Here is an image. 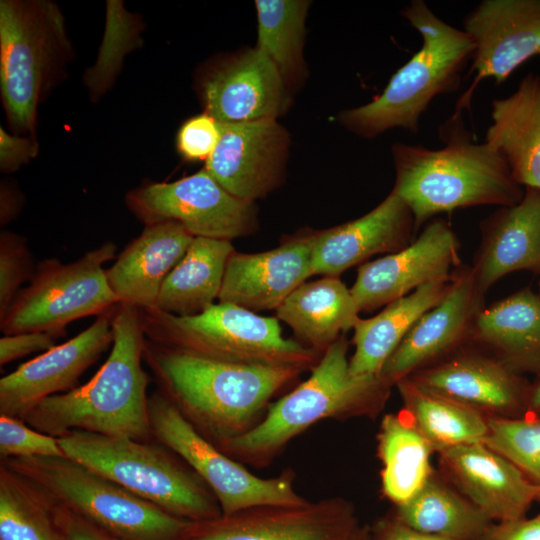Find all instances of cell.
I'll use <instances>...</instances> for the list:
<instances>
[{
    "label": "cell",
    "mask_w": 540,
    "mask_h": 540,
    "mask_svg": "<svg viewBox=\"0 0 540 540\" xmlns=\"http://www.w3.org/2000/svg\"><path fill=\"white\" fill-rule=\"evenodd\" d=\"M479 227L481 239L470 268L484 293L516 271L540 275V190L525 187L519 203L498 208Z\"/></svg>",
    "instance_id": "cb8c5ba5"
},
{
    "label": "cell",
    "mask_w": 540,
    "mask_h": 540,
    "mask_svg": "<svg viewBox=\"0 0 540 540\" xmlns=\"http://www.w3.org/2000/svg\"><path fill=\"white\" fill-rule=\"evenodd\" d=\"M452 279V278H451ZM451 280L433 282L387 304L377 315L359 318L353 327L354 352L349 370L354 376H380L414 324L447 294Z\"/></svg>",
    "instance_id": "83f0119b"
},
{
    "label": "cell",
    "mask_w": 540,
    "mask_h": 540,
    "mask_svg": "<svg viewBox=\"0 0 540 540\" xmlns=\"http://www.w3.org/2000/svg\"><path fill=\"white\" fill-rule=\"evenodd\" d=\"M143 360L158 389L217 447L254 428L272 397L303 372L294 367L208 359L147 339Z\"/></svg>",
    "instance_id": "6da1fadb"
},
{
    "label": "cell",
    "mask_w": 540,
    "mask_h": 540,
    "mask_svg": "<svg viewBox=\"0 0 540 540\" xmlns=\"http://www.w3.org/2000/svg\"><path fill=\"white\" fill-rule=\"evenodd\" d=\"M65 455L167 513L190 522L222 515L206 483L161 443L71 431L58 437Z\"/></svg>",
    "instance_id": "8992f818"
},
{
    "label": "cell",
    "mask_w": 540,
    "mask_h": 540,
    "mask_svg": "<svg viewBox=\"0 0 540 540\" xmlns=\"http://www.w3.org/2000/svg\"><path fill=\"white\" fill-rule=\"evenodd\" d=\"M538 287H539V294H540V279H539V282H538Z\"/></svg>",
    "instance_id": "c3c4849f"
},
{
    "label": "cell",
    "mask_w": 540,
    "mask_h": 540,
    "mask_svg": "<svg viewBox=\"0 0 540 540\" xmlns=\"http://www.w3.org/2000/svg\"><path fill=\"white\" fill-rule=\"evenodd\" d=\"M114 309L68 341L21 364L0 379V415L24 421L48 397L76 387L82 373L113 343Z\"/></svg>",
    "instance_id": "ac0fdd59"
},
{
    "label": "cell",
    "mask_w": 540,
    "mask_h": 540,
    "mask_svg": "<svg viewBox=\"0 0 540 540\" xmlns=\"http://www.w3.org/2000/svg\"><path fill=\"white\" fill-rule=\"evenodd\" d=\"M0 540H61L47 498L2 463Z\"/></svg>",
    "instance_id": "e575fe53"
},
{
    "label": "cell",
    "mask_w": 540,
    "mask_h": 540,
    "mask_svg": "<svg viewBox=\"0 0 540 540\" xmlns=\"http://www.w3.org/2000/svg\"><path fill=\"white\" fill-rule=\"evenodd\" d=\"M392 514L417 531L451 540H478L494 522L435 470Z\"/></svg>",
    "instance_id": "4dcf8cb0"
},
{
    "label": "cell",
    "mask_w": 540,
    "mask_h": 540,
    "mask_svg": "<svg viewBox=\"0 0 540 540\" xmlns=\"http://www.w3.org/2000/svg\"><path fill=\"white\" fill-rule=\"evenodd\" d=\"M483 443L540 486V414L488 418V433Z\"/></svg>",
    "instance_id": "d590c367"
},
{
    "label": "cell",
    "mask_w": 540,
    "mask_h": 540,
    "mask_svg": "<svg viewBox=\"0 0 540 540\" xmlns=\"http://www.w3.org/2000/svg\"><path fill=\"white\" fill-rule=\"evenodd\" d=\"M56 337L46 332H21L0 338V365L35 352H46L56 344Z\"/></svg>",
    "instance_id": "ab89813d"
},
{
    "label": "cell",
    "mask_w": 540,
    "mask_h": 540,
    "mask_svg": "<svg viewBox=\"0 0 540 540\" xmlns=\"http://www.w3.org/2000/svg\"><path fill=\"white\" fill-rule=\"evenodd\" d=\"M193 239L194 236L175 221L145 225L141 234L105 269L108 284L119 303L139 310L155 308L163 282Z\"/></svg>",
    "instance_id": "d4e9b609"
},
{
    "label": "cell",
    "mask_w": 540,
    "mask_h": 540,
    "mask_svg": "<svg viewBox=\"0 0 540 540\" xmlns=\"http://www.w3.org/2000/svg\"><path fill=\"white\" fill-rule=\"evenodd\" d=\"M478 540H540V518L493 522Z\"/></svg>",
    "instance_id": "7bdbcfd3"
},
{
    "label": "cell",
    "mask_w": 540,
    "mask_h": 540,
    "mask_svg": "<svg viewBox=\"0 0 540 540\" xmlns=\"http://www.w3.org/2000/svg\"><path fill=\"white\" fill-rule=\"evenodd\" d=\"M470 344L512 371L540 380V294L524 287L485 307L476 317Z\"/></svg>",
    "instance_id": "484cf974"
},
{
    "label": "cell",
    "mask_w": 540,
    "mask_h": 540,
    "mask_svg": "<svg viewBox=\"0 0 540 540\" xmlns=\"http://www.w3.org/2000/svg\"><path fill=\"white\" fill-rule=\"evenodd\" d=\"M20 208L18 195L7 186L1 187V225L9 223L17 214Z\"/></svg>",
    "instance_id": "f6af8a7d"
},
{
    "label": "cell",
    "mask_w": 540,
    "mask_h": 540,
    "mask_svg": "<svg viewBox=\"0 0 540 540\" xmlns=\"http://www.w3.org/2000/svg\"><path fill=\"white\" fill-rule=\"evenodd\" d=\"M434 452L402 410L384 415L377 433L383 496L394 506L410 500L433 473Z\"/></svg>",
    "instance_id": "1f68e13d"
},
{
    "label": "cell",
    "mask_w": 540,
    "mask_h": 540,
    "mask_svg": "<svg viewBox=\"0 0 540 540\" xmlns=\"http://www.w3.org/2000/svg\"><path fill=\"white\" fill-rule=\"evenodd\" d=\"M234 251L230 240L194 237L163 282L155 308L168 314L190 316L215 304Z\"/></svg>",
    "instance_id": "f546056e"
},
{
    "label": "cell",
    "mask_w": 540,
    "mask_h": 540,
    "mask_svg": "<svg viewBox=\"0 0 540 540\" xmlns=\"http://www.w3.org/2000/svg\"><path fill=\"white\" fill-rule=\"evenodd\" d=\"M65 456L57 437L37 431L17 418L0 415V457Z\"/></svg>",
    "instance_id": "74e56055"
},
{
    "label": "cell",
    "mask_w": 540,
    "mask_h": 540,
    "mask_svg": "<svg viewBox=\"0 0 540 540\" xmlns=\"http://www.w3.org/2000/svg\"><path fill=\"white\" fill-rule=\"evenodd\" d=\"M65 19L47 0L0 2V90L16 133H33L37 108L71 56Z\"/></svg>",
    "instance_id": "ba28073f"
},
{
    "label": "cell",
    "mask_w": 540,
    "mask_h": 540,
    "mask_svg": "<svg viewBox=\"0 0 540 540\" xmlns=\"http://www.w3.org/2000/svg\"><path fill=\"white\" fill-rule=\"evenodd\" d=\"M222 133V123L206 112L182 124L177 134L179 153L189 161H206L215 150Z\"/></svg>",
    "instance_id": "f35d334b"
},
{
    "label": "cell",
    "mask_w": 540,
    "mask_h": 540,
    "mask_svg": "<svg viewBox=\"0 0 540 540\" xmlns=\"http://www.w3.org/2000/svg\"><path fill=\"white\" fill-rule=\"evenodd\" d=\"M441 474L492 521L526 517L540 486L483 442L437 453Z\"/></svg>",
    "instance_id": "44dd1931"
},
{
    "label": "cell",
    "mask_w": 540,
    "mask_h": 540,
    "mask_svg": "<svg viewBox=\"0 0 540 540\" xmlns=\"http://www.w3.org/2000/svg\"><path fill=\"white\" fill-rule=\"evenodd\" d=\"M370 527L372 540H451L417 531L392 513L378 519Z\"/></svg>",
    "instance_id": "ee69618b"
},
{
    "label": "cell",
    "mask_w": 540,
    "mask_h": 540,
    "mask_svg": "<svg viewBox=\"0 0 540 540\" xmlns=\"http://www.w3.org/2000/svg\"><path fill=\"white\" fill-rule=\"evenodd\" d=\"M145 338L160 346L208 359L312 369L320 353L282 335L277 318L218 302L201 313L178 316L139 310Z\"/></svg>",
    "instance_id": "52a82bcc"
},
{
    "label": "cell",
    "mask_w": 540,
    "mask_h": 540,
    "mask_svg": "<svg viewBox=\"0 0 540 540\" xmlns=\"http://www.w3.org/2000/svg\"><path fill=\"white\" fill-rule=\"evenodd\" d=\"M402 411L436 453L483 442L488 433V418L456 401L426 391L408 378L395 384Z\"/></svg>",
    "instance_id": "d6a6232c"
},
{
    "label": "cell",
    "mask_w": 540,
    "mask_h": 540,
    "mask_svg": "<svg viewBox=\"0 0 540 540\" xmlns=\"http://www.w3.org/2000/svg\"><path fill=\"white\" fill-rule=\"evenodd\" d=\"M153 439L178 455L210 488L224 515L255 506L307 502L294 488V473L262 478L203 437L160 390L148 398Z\"/></svg>",
    "instance_id": "8fae6325"
},
{
    "label": "cell",
    "mask_w": 540,
    "mask_h": 540,
    "mask_svg": "<svg viewBox=\"0 0 540 540\" xmlns=\"http://www.w3.org/2000/svg\"><path fill=\"white\" fill-rule=\"evenodd\" d=\"M110 354L84 385L40 402L24 419L31 428L61 437L85 431L110 437L152 441L147 387L142 363L145 335L140 312L119 303L112 318Z\"/></svg>",
    "instance_id": "3957f363"
},
{
    "label": "cell",
    "mask_w": 540,
    "mask_h": 540,
    "mask_svg": "<svg viewBox=\"0 0 540 540\" xmlns=\"http://www.w3.org/2000/svg\"><path fill=\"white\" fill-rule=\"evenodd\" d=\"M205 112L221 123L276 119L289 105V89L257 47L210 68L200 82Z\"/></svg>",
    "instance_id": "ffe728a7"
},
{
    "label": "cell",
    "mask_w": 540,
    "mask_h": 540,
    "mask_svg": "<svg viewBox=\"0 0 540 540\" xmlns=\"http://www.w3.org/2000/svg\"><path fill=\"white\" fill-rule=\"evenodd\" d=\"M311 253L312 234L294 237L265 252L234 251L226 265L218 301L253 312L276 310L313 276Z\"/></svg>",
    "instance_id": "603a6c76"
},
{
    "label": "cell",
    "mask_w": 540,
    "mask_h": 540,
    "mask_svg": "<svg viewBox=\"0 0 540 540\" xmlns=\"http://www.w3.org/2000/svg\"><path fill=\"white\" fill-rule=\"evenodd\" d=\"M400 13L419 32L421 48L378 96L338 116L343 127L363 138L394 128L418 133L422 114L437 96L459 89L472 58L474 44L467 33L437 17L424 0H412Z\"/></svg>",
    "instance_id": "5b68a950"
},
{
    "label": "cell",
    "mask_w": 540,
    "mask_h": 540,
    "mask_svg": "<svg viewBox=\"0 0 540 540\" xmlns=\"http://www.w3.org/2000/svg\"><path fill=\"white\" fill-rule=\"evenodd\" d=\"M256 47L273 62L288 89L304 77L305 20L310 6L303 0H256Z\"/></svg>",
    "instance_id": "836d02e7"
},
{
    "label": "cell",
    "mask_w": 540,
    "mask_h": 540,
    "mask_svg": "<svg viewBox=\"0 0 540 540\" xmlns=\"http://www.w3.org/2000/svg\"><path fill=\"white\" fill-rule=\"evenodd\" d=\"M439 149L395 143L393 191L405 202L417 230L443 213L484 205L512 206L524 189L503 157L486 142L477 143L461 116L452 115L439 130Z\"/></svg>",
    "instance_id": "7a4b0ae2"
},
{
    "label": "cell",
    "mask_w": 540,
    "mask_h": 540,
    "mask_svg": "<svg viewBox=\"0 0 540 540\" xmlns=\"http://www.w3.org/2000/svg\"><path fill=\"white\" fill-rule=\"evenodd\" d=\"M463 31L474 44L468 75H476L455 115L469 109L483 79L499 85L525 61L540 56V0H482L464 17Z\"/></svg>",
    "instance_id": "9a60e30c"
},
{
    "label": "cell",
    "mask_w": 540,
    "mask_h": 540,
    "mask_svg": "<svg viewBox=\"0 0 540 540\" xmlns=\"http://www.w3.org/2000/svg\"><path fill=\"white\" fill-rule=\"evenodd\" d=\"M529 413L540 414V380H537L532 385L529 401Z\"/></svg>",
    "instance_id": "bcb514c9"
},
{
    "label": "cell",
    "mask_w": 540,
    "mask_h": 540,
    "mask_svg": "<svg viewBox=\"0 0 540 540\" xmlns=\"http://www.w3.org/2000/svg\"><path fill=\"white\" fill-rule=\"evenodd\" d=\"M125 200L145 225L175 221L194 237L231 241L251 233L256 223L253 203L231 195L205 169L135 188Z\"/></svg>",
    "instance_id": "7c38bea8"
},
{
    "label": "cell",
    "mask_w": 540,
    "mask_h": 540,
    "mask_svg": "<svg viewBox=\"0 0 540 540\" xmlns=\"http://www.w3.org/2000/svg\"><path fill=\"white\" fill-rule=\"evenodd\" d=\"M1 463L52 502L118 540H182L193 523L65 456L7 458Z\"/></svg>",
    "instance_id": "9c48e42d"
},
{
    "label": "cell",
    "mask_w": 540,
    "mask_h": 540,
    "mask_svg": "<svg viewBox=\"0 0 540 540\" xmlns=\"http://www.w3.org/2000/svg\"><path fill=\"white\" fill-rule=\"evenodd\" d=\"M485 295L469 265L454 270L444 298L423 314L385 363L381 376L392 386L470 344Z\"/></svg>",
    "instance_id": "e0dca14e"
},
{
    "label": "cell",
    "mask_w": 540,
    "mask_h": 540,
    "mask_svg": "<svg viewBox=\"0 0 540 540\" xmlns=\"http://www.w3.org/2000/svg\"><path fill=\"white\" fill-rule=\"evenodd\" d=\"M414 217L393 191L365 215L312 234L313 275L338 277L380 253H395L413 241Z\"/></svg>",
    "instance_id": "7402d4cb"
},
{
    "label": "cell",
    "mask_w": 540,
    "mask_h": 540,
    "mask_svg": "<svg viewBox=\"0 0 540 540\" xmlns=\"http://www.w3.org/2000/svg\"><path fill=\"white\" fill-rule=\"evenodd\" d=\"M288 147L289 135L276 119L222 123L204 169L231 195L253 203L282 181Z\"/></svg>",
    "instance_id": "d6986e66"
},
{
    "label": "cell",
    "mask_w": 540,
    "mask_h": 540,
    "mask_svg": "<svg viewBox=\"0 0 540 540\" xmlns=\"http://www.w3.org/2000/svg\"><path fill=\"white\" fill-rule=\"evenodd\" d=\"M116 250L108 241L70 263L56 258L42 260L29 285L18 292L0 319L2 333L46 332L58 338L73 321L116 307L119 301L104 268L117 257Z\"/></svg>",
    "instance_id": "30bf717a"
},
{
    "label": "cell",
    "mask_w": 540,
    "mask_h": 540,
    "mask_svg": "<svg viewBox=\"0 0 540 540\" xmlns=\"http://www.w3.org/2000/svg\"><path fill=\"white\" fill-rule=\"evenodd\" d=\"M47 500L50 503L61 540H118L76 513L48 498Z\"/></svg>",
    "instance_id": "60d3db41"
},
{
    "label": "cell",
    "mask_w": 540,
    "mask_h": 540,
    "mask_svg": "<svg viewBox=\"0 0 540 540\" xmlns=\"http://www.w3.org/2000/svg\"><path fill=\"white\" fill-rule=\"evenodd\" d=\"M392 387L381 375L350 373L348 341L342 335L323 352L309 378L272 403L254 428L218 447L243 465L268 466L292 439L322 420L377 416Z\"/></svg>",
    "instance_id": "277c9868"
},
{
    "label": "cell",
    "mask_w": 540,
    "mask_h": 540,
    "mask_svg": "<svg viewBox=\"0 0 540 540\" xmlns=\"http://www.w3.org/2000/svg\"><path fill=\"white\" fill-rule=\"evenodd\" d=\"M359 313L350 288L333 276L303 283L276 309L277 319L318 353L353 329Z\"/></svg>",
    "instance_id": "f1b7e54d"
},
{
    "label": "cell",
    "mask_w": 540,
    "mask_h": 540,
    "mask_svg": "<svg viewBox=\"0 0 540 540\" xmlns=\"http://www.w3.org/2000/svg\"><path fill=\"white\" fill-rule=\"evenodd\" d=\"M406 378L487 418H516L529 413L533 384L472 344Z\"/></svg>",
    "instance_id": "2e32d148"
},
{
    "label": "cell",
    "mask_w": 540,
    "mask_h": 540,
    "mask_svg": "<svg viewBox=\"0 0 540 540\" xmlns=\"http://www.w3.org/2000/svg\"><path fill=\"white\" fill-rule=\"evenodd\" d=\"M37 153L38 144L34 139L10 135L0 128V168L3 173L16 171Z\"/></svg>",
    "instance_id": "b9f144b4"
},
{
    "label": "cell",
    "mask_w": 540,
    "mask_h": 540,
    "mask_svg": "<svg viewBox=\"0 0 540 540\" xmlns=\"http://www.w3.org/2000/svg\"><path fill=\"white\" fill-rule=\"evenodd\" d=\"M460 242L442 218L428 221L403 249L361 264L350 288L359 311H372L421 286L449 281L462 265Z\"/></svg>",
    "instance_id": "4fadbf2b"
},
{
    "label": "cell",
    "mask_w": 540,
    "mask_h": 540,
    "mask_svg": "<svg viewBox=\"0 0 540 540\" xmlns=\"http://www.w3.org/2000/svg\"><path fill=\"white\" fill-rule=\"evenodd\" d=\"M360 523L342 497L263 505L193 522L182 540H348Z\"/></svg>",
    "instance_id": "5bb4252c"
},
{
    "label": "cell",
    "mask_w": 540,
    "mask_h": 540,
    "mask_svg": "<svg viewBox=\"0 0 540 540\" xmlns=\"http://www.w3.org/2000/svg\"><path fill=\"white\" fill-rule=\"evenodd\" d=\"M538 501H540V494L538 496ZM539 518H540V513L538 514Z\"/></svg>",
    "instance_id": "681fc988"
},
{
    "label": "cell",
    "mask_w": 540,
    "mask_h": 540,
    "mask_svg": "<svg viewBox=\"0 0 540 540\" xmlns=\"http://www.w3.org/2000/svg\"><path fill=\"white\" fill-rule=\"evenodd\" d=\"M485 141L521 186L540 190V76L525 75L509 96L491 103Z\"/></svg>",
    "instance_id": "4316f807"
},
{
    "label": "cell",
    "mask_w": 540,
    "mask_h": 540,
    "mask_svg": "<svg viewBox=\"0 0 540 540\" xmlns=\"http://www.w3.org/2000/svg\"><path fill=\"white\" fill-rule=\"evenodd\" d=\"M348 540H372L371 527L360 524Z\"/></svg>",
    "instance_id": "7dc6e473"
},
{
    "label": "cell",
    "mask_w": 540,
    "mask_h": 540,
    "mask_svg": "<svg viewBox=\"0 0 540 540\" xmlns=\"http://www.w3.org/2000/svg\"><path fill=\"white\" fill-rule=\"evenodd\" d=\"M35 272L27 240L10 231L0 234V319Z\"/></svg>",
    "instance_id": "8d00e7d4"
}]
</instances>
